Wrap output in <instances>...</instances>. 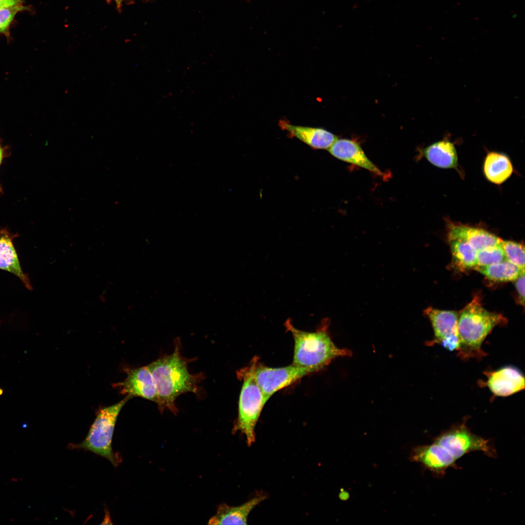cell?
I'll return each instance as SVG.
<instances>
[{
    "mask_svg": "<svg viewBox=\"0 0 525 525\" xmlns=\"http://www.w3.org/2000/svg\"><path fill=\"white\" fill-rule=\"evenodd\" d=\"M147 367L156 384L157 404L160 412L168 410L176 414L178 410L175 402L179 395L187 392L198 393V384L202 375L189 372L187 362L181 356L178 344L171 354L160 358Z\"/></svg>",
    "mask_w": 525,
    "mask_h": 525,
    "instance_id": "cell-1",
    "label": "cell"
},
{
    "mask_svg": "<svg viewBox=\"0 0 525 525\" xmlns=\"http://www.w3.org/2000/svg\"><path fill=\"white\" fill-rule=\"evenodd\" d=\"M505 323L506 318L502 315L486 310L479 298L475 296L458 317V356L467 360L485 356L481 349L484 340L495 326Z\"/></svg>",
    "mask_w": 525,
    "mask_h": 525,
    "instance_id": "cell-2",
    "label": "cell"
},
{
    "mask_svg": "<svg viewBox=\"0 0 525 525\" xmlns=\"http://www.w3.org/2000/svg\"><path fill=\"white\" fill-rule=\"evenodd\" d=\"M284 325L294 341L293 365L315 372L335 358L350 354L348 350L337 347L323 327L315 332H305L294 327L290 319Z\"/></svg>",
    "mask_w": 525,
    "mask_h": 525,
    "instance_id": "cell-3",
    "label": "cell"
},
{
    "mask_svg": "<svg viewBox=\"0 0 525 525\" xmlns=\"http://www.w3.org/2000/svg\"><path fill=\"white\" fill-rule=\"evenodd\" d=\"M130 398L126 396L118 403L99 409L86 438L81 443L73 445V448L89 451L117 467L121 459L112 450L113 434L119 413Z\"/></svg>",
    "mask_w": 525,
    "mask_h": 525,
    "instance_id": "cell-4",
    "label": "cell"
},
{
    "mask_svg": "<svg viewBox=\"0 0 525 525\" xmlns=\"http://www.w3.org/2000/svg\"><path fill=\"white\" fill-rule=\"evenodd\" d=\"M238 375L243 379V384L239 396L238 418L233 431L244 434L247 443L251 445L255 440V427L265 405L261 391L254 378L252 365L241 370Z\"/></svg>",
    "mask_w": 525,
    "mask_h": 525,
    "instance_id": "cell-5",
    "label": "cell"
},
{
    "mask_svg": "<svg viewBox=\"0 0 525 525\" xmlns=\"http://www.w3.org/2000/svg\"><path fill=\"white\" fill-rule=\"evenodd\" d=\"M433 442L444 448L456 460L476 451L481 452L490 457L497 455L489 440L471 432L465 421L442 432L433 439Z\"/></svg>",
    "mask_w": 525,
    "mask_h": 525,
    "instance_id": "cell-6",
    "label": "cell"
},
{
    "mask_svg": "<svg viewBox=\"0 0 525 525\" xmlns=\"http://www.w3.org/2000/svg\"><path fill=\"white\" fill-rule=\"evenodd\" d=\"M251 365L254 378L261 391L264 405L278 391L315 372L311 368L293 364L271 368L257 364V361H253Z\"/></svg>",
    "mask_w": 525,
    "mask_h": 525,
    "instance_id": "cell-7",
    "label": "cell"
},
{
    "mask_svg": "<svg viewBox=\"0 0 525 525\" xmlns=\"http://www.w3.org/2000/svg\"><path fill=\"white\" fill-rule=\"evenodd\" d=\"M434 332V338L430 345L439 344L450 351L457 350L459 346L458 316L456 312L441 310L432 307L425 310Z\"/></svg>",
    "mask_w": 525,
    "mask_h": 525,
    "instance_id": "cell-8",
    "label": "cell"
},
{
    "mask_svg": "<svg viewBox=\"0 0 525 525\" xmlns=\"http://www.w3.org/2000/svg\"><path fill=\"white\" fill-rule=\"evenodd\" d=\"M409 458L438 476L444 475L450 468H458L457 460L444 448L434 442L414 447Z\"/></svg>",
    "mask_w": 525,
    "mask_h": 525,
    "instance_id": "cell-9",
    "label": "cell"
},
{
    "mask_svg": "<svg viewBox=\"0 0 525 525\" xmlns=\"http://www.w3.org/2000/svg\"><path fill=\"white\" fill-rule=\"evenodd\" d=\"M485 374L487 380L481 385L487 386L495 397H507L525 388L524 376L513 366H505Z\"/></svg>",
    "mask_w": 525,
    "mask_h": 525,
    "instance_id": "cell-10",
    "label": "cell"
},
{
    "mask_svg": "<svg viewBox=\"0 0 525 525\" xmlns=\"http://www.w3.org/2000/svg\"><path fill=\"white\" fill-rule=\"evenodd\" d=\"M117 386L122 393L131 398L140 397L156 403L158 402L156 384L147 366L128 370L126 378Z\"/></svg>",
    "mask_w": 525,
    "mask_h": 525,
    "instance_id": "cell-11",
    "label": "cell"
},
{
    "mask_svg": "<svg viewBox=\"0 0 525 525\" xmlns=\"http://www.w3.org/2000/svg\"><path fill=\"white\" fill-rule=\"evenodd\" d=\"M279 125L289 137H296L314 149H328L338 139L337 136L322 128L295 125L284 120L280 121Z\"/></svg>",
    "mask_w": 525,
    "mask_h": 525,
    "instance_id": "cell-12",
    "label": "cell"
},
{
    "mask_svg": "<svg viewBox=\"0 0 525 525\" xmlns=\"http://www.w3.org/2000/svg\"><path fill=\"white\" fill-rule=\"evenodd\" d=\"M448 239L464 241L477 251L500 244L502 239L481 228L448 222Z\"/></svg>",
    "mask_w": 525,
    "mask_h": 525,
    "instance_id": "cell-13",
    "label": "cell"
},
{
    "mask_svg": "<svg viewBox=\"0 0 525 525\" xmlns=\"http://www.w3.org/2000/svg\"><path fill=\"white\" fill-rule=\"evenodd\" d=\"M337 158L356 165L378 175L384 174L366 156L361 146L355 141L348 139H337L328 149Z\"/></svg>",
    "mask_w": 525,
    "mask_h": 525,
    "instance_id": "cell-14",
    "label": "cell"
},
{
    "mask_svg": "<svg viewBox=\"0 0 525 525\" xmlns=\"http://www.w3.org/2000/svg\"><path fill=\"white\" fill-rule=\"evenodd\" d=\"M265 498L264 495H260L238 506L221 504L216 514L209 520L208 524L246 525L250 512Z\"/></svg>",
    "mask_w": 525,
    "mask_h": 525,
    "instance_id": "cell-15",
    "label": "cell"
},
{
    "mask_svg": "<svg viewBox=\"0 0 525 525\" xmlns=\"http://www.w3.org/2000/svg\"><path fill=\"white\" fill-rule=\"evenodd\" d=\"M14 237L6 229L0 230V269L16 275L28 289H31L29 280L21 270L13 245Z\"/></svg>",
    "mask_w": 525,
    "mask_h": 525,
    "instance_id": "cell-16",
    "label": "cell"
},
{
    "mask_svg": "<svg viewBox=\"0 0 525 525\" xmlns=\"http://www.w3.org/2000/svg\"><path fill=\"white\" fill-rule=\"evenodd\" d=\"M423 154L431 164L438 167L457 169L456 151L454 144L448 140L432 144L423 150Z\"/></svg>",
    "mask_w": 525,
    "mask_h": 525,
    "instance_id": "cell-17",
    "label": "cell"
},
{
    "mask_svg": "<svg viewBox=\"0 0 525 525\" xmlns=\"http://www.w3.org/2000/svg\"><path fill=\"white\" fill-rule=\"evenodd\" d=\"M484 173L492 183L500 184L507 180L513 172V166L508 158L497 152H490L484 163Z\"/></svg>",
    "mask_w": 525,
    "mask_h": 525,
    "instance_id": "cell-18",
    "label": "cell"
},
{
    "mask_svg": "<svg viewBox=\"0 0 525 525\" xmlns=\"http://www.w3.org/2000/svg\"><path fill=\"white\" fill-rule=\"evenodd\" d=\"M474 269L488 279L497 282L515 280L525 272L507 260L491 265L476 266Z\"/></svg>",
    "mask_w": 525,
    "mask_h": 525,
    "instance_id": "cell-19",
    "label": "cell"
},
{
    "mask_svg": "<svg viewBox=\"0 0 525 525\" xmlns=\"http://www.w3.org/2000/svg\"><path fill=\"white\" fill-rule=\"evenodd\" d=\"M453 262L459 269L474 268L477 266V251L467 243L456 239L448 240Z\"/></svg>",
    "mask_w": 525,
    "mask_h": 525,
    "instance_id": "cell-20",
    "label": "cell"
},
{
    "mask_svg": "<svg viewBox=\"0 0 525 525\" xmlns=\"http://www.w3.org/2000/svg\"><path fill=\"white\" fill-rule=\"evenodd\" d=\"M500 245L506 260L525 271V248L520 243L502 240Z\"/></svg>",
    "mask_w": 525,
    "mask_h": 525,
    "instance_id": "cell-21",
    "label": "cell"
},
{
    "mask_svg": "<svg viewBox=\"0 0 525 525\" xmlns=\"http://www.w3.org/2000/svg\"><path fill=\"white\" fill-rule=\"evenodd\" d=\"M28 9V7L23 4V1L0 9V34L9 39L10 27L16 16L19 12Z\"/></svg>",
    "mask_w": 525,
    "mask_h": 525,
    "instance_id": "cell-22",
    "label": "cell"
},
{
    "mask_svg": "<svg viewBox=\"0 0 525 525\" xmlns=\"http://www.w3.org/2000/svg\"><path fill=\"white\" fill-rule=\"evenodd\" d=\"M506 260L500 244L485 247L477 253V266L491 265Z\"/></svg>",
    "mask_w": 525,
    "mask_h": 525,
    "instance_id": "cell-23",
    "label": "cell"
},
{
    "mask_svg": "<svg viewBox=\"0 0 525 525\" xmlns=\"http://www.w3.org/2000/svg\"><path fill=\"white\" fill-rule=\"evenodd\" d=\"M515 280L516 288L521 302L524 305L525 302V272L521 274Z\"/></svg>",
    "mask_w": 525,
    "mask_h": 525,
    "instance_id": "cell-24",
    "label": "cell"
},
{
    "mask_svg": "<svg viewBox=\"0 0 525 525\" xmlns=\"http://www.w3.org/2000/svg\"><path fill=\"white\" fill-rule=\"evenodd\" d=\"M23 0H0V9L23 2Z\"/></svg>",
    "mask_w": 525,
    "mask_h": 525,
    "instance_id": "cell-25",
    "label": "cell"
},
{
    "mask_svg": "<svg viewBox=\"0 0 525 525\" xmlns=\"http://www.w3.org/2000/svg\"><path fill=\"white\" fill-rule=\"evenodd\" d=\"M6 151L4 147H2L0 143V166L2 162V161L6 156Z\"/></svg>",
    "mask_w": 525,
    "mask_h": 525,
    "instance_id": "cell-26",
    "label": "cell"
},
{
    "mask_svg": "<svg viewBox=\"0 0 525 525\" xmlns=\"http://www.w3.org/2000/svg\"><path fill=\"white\" fill-rule=\"evenodd\" d=\"M2 193H3L2 189L1 186L0 185V194Z\"/></svg>",
    "mask_w": 525,
    "mask_h": 525,
    "instance_id": "cell-27",
    "label": "cell"
},
{
    "mask_svg": "<svg viewBox=\"0 0 525 525\" xmlns=\"http://www.w3.org/2000/svg\"><path fill=\"white\" fill-rule=\"evenodd\" d=\"M117 0V1H118V2H120L121 1H122L123 0Z\"/></svg>",
    "mask_w": 525,
    "mask_h": 525,
    "instance_id": "cell-28",
    "label": "cell"
}]
</instances>
